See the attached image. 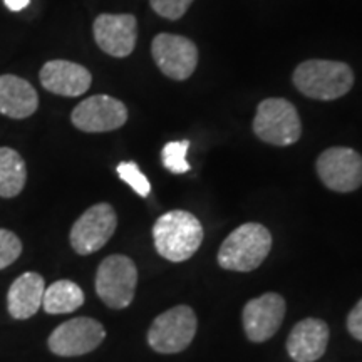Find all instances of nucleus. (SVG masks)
Wrapping results in <instances>:
<instances>
[{
	"label": "nucleus",
	"mask_w": 362,
	"mask_h": 362,
	"mask_svg": "<svg viewBox=\"0 0 362 362\" xmlns=\"http://www.w3.org/2000/svg\"><path fill=\"white\" fill-rule=\"evenodd\" d=\"M138 269L126 255H110L99 265L96 292L111 309H126L134 298Z\"/></svg>",
	"instance_id": "423d86ee"
},
{
	"label": "nucleus",
	"mask_w": 362,
	"mask_h": 362,
	"mask_svg": "<svg viewBox=\"0 0 362 362\" xmlns=\"http://www.w3.org/2000/svg\"><path fill=\"white\" fill-rule=\"evenodd\" d=\"M151 54L158 69L175 81L188 79L198 64L197 45L183 35L158 34L153 39Z\"/></svg>",
	"instance_id": "9b49d317"
},
{
	"label": "nucleus",
	"mask_w": 362,
	"mask_h": 362,
	"mask_svg": "<svg viewBox=\"0 0 362 362\" xmlns=\"http://www.w3.org/2000/svg\"><path fill=\"white\" fill-rule=\"evenodd\" d=\"M285 317V300L275 292L248 300L242 312L243 330L252 342H265L277 334Z\"/></svg>",
	"instance_id": "f8f14e48"
},
{
	"label": "nucleus",
	"mask_w": 362,
	"mask_h": 362,
	"mask_svg": "<svg viewBox=\"0 0 362 362\" xmlns=\"http://www.w3.org/2000/svg\"><path fill=\"white\" fill-rule=\"evenodd\" d=\"M253 133L274 146H291L297 143L302 134V124L296 106L282 98L262 101L253 119Z\"/></svg>",
	"instance_id": "20e7f679"
},
{
	"label": "nucleus",
	"mask_w": 362,
	"mask_h": 362,
	"mask_svg": "<svg viewBox=\"0 0 362 362\" xmlns=\"http://www.w3.org/2000/svg\"><path fill=\"white\" fill-rule=\"evenodd\" d=\"M117 216L110 203H98L90 206L76 220L71 228V247L79 255H90L101 250L115 235Z\"/></svg>",
	"instance_id": "0eeeda50"
},
{
	"label": "nucleus",
	"mask_w": 362,
	"mask_h": 362,
	"mask_svg": "<svg viewBox=\"0 0 362 362\" xmlns=\"http://www.w3.org/2000/svg\"><path fill=\"white\" fill-rule=\"evenodd\" d=\"M4 4H6V7L8 8V11L21 12V11H24V8L29 7L30 0H4Z\"/></svg>",
	"instance_id": "393cba45"
},
{
	"label": "nucleus",
	"mask_w": 362,
	"mask_h": 362,
	"mask_svg": "<svg viewBox=\"0 0 362 362\" xmlns=\"http://www.w3.org/2000/svg\"><path fill=\"white\" fill-rule=\"evenodd\" d=\"M22 253V242L11 230L0 228V270L7 269L19 259Z\"/></svg>",
	"instance_id": "4be33fe9"
},
{
	"label": "nucleus",
	"mask_w": 362,
	"mask_h": 362,
	"mask_svg": "<svg viewBox=\"0 0 362 362\" xmlns=\"http://www.w3.org/2000/svg\"><path fill=\"white\" fill-rule=\"evenodd\" d=\"M270 248L272 235L264 225H240L221 243L218 265L225 270L252 272L264 264Z\"/></svg>",
	"instance_id": "7ed1b4c3"
},
{
	"label": "nucleus",
	"mask_w": 362,
	"mask_h": 362,
	"mask_svg": "<svg viewBox=\"0 0 362 362\" xmlns=\"http://www.w3.org/2000/svg\"><path fill=\"white\" fill-rule=\"evenodd\" d=\"M94 39L103 52L128 57L138 39V22L131 13H101L93 25Z\"/></svg>",
	"instance_id": "ddd939ff"
},
{
	"label": "nucleus",
	"mask_w": 362,
	"mask_h": 362,
	"mask_svg": "<svg viewBox=\"0 0 362 362\" xmlns=\"http://www.w3.org/2000/svg\"><path fill=\"white\" fill-rule=\"evenodd\" d=\"M193 0H149L153 11L168 21H178L185 16Z\"/></svg>",
	"instance_id": "5701e85b"
},
{
	"label": "nucleus",
	"mask_w": 362,
	"mask_h": 362,
	"mask_svg": "<svg viewBox=\"0 0 362 362\" xmlns=\"http://www.w3.org/2000/svg\"><path fill=\"white\" fill-rule=\"evenodd\" d=\"M39 78L44 89L66 98L81 96L93 83V76L84 66L71 61H62V59L45 62L40 69Z\"/></svg>",
	"instance_id": "4468645a"
},
{
	"label": "nucleus",
	"mask_w": 362,
	"mask_h": 362,
	"mask_svg": "<svg viewBox=\"0 0 362 362\" xmlns=\"http://www.w3.org/2000/svg\"><path fill=\"white\" fill-rule=\"evenodd\" d=\"M347 330L352 337L362 342V298L347 315Z\"/></svg>",
	"instance_id": "b1692460"
},
{
	"label": "nucleus",
	"mask_w": 362,
	"mask_h": 362,
	"mask_svg": "<svg viewBox=\"0 0 362 362\" xmlns=\"http://www.w3.org/2000/svg\"><path fill=\"white\" fill-rule=\"evenodd\" d=\"M156 252L170 262L192 259L203 242V226L197 216L185 210L161 215L153 226Z\"/></svg>",
	"instance_id": "f257e3e1"
},
{
	"label": "nucleus",
	"mask_w": 362,
	"mask_h": 362,
	"mask_svg": "<svg viewBox=\"0 0 362 362\" xmlns=\"http://www.w3.org/2000/svg\"><path fill=\"white\" fill-rule=\"evenodd\" d=\"M45 282L37 272H25L16 279L8 288V314L17 320H25L35 315L42 305Z\"/></svg>",
	"instance_id": "f3484780"
},
{
	"label": "nucleus",
	"mask_w": 362,
	"mask_h": 362,
	"mask_svg": "<svg viewBox=\"0 0 362 362\" xmlns=\"http://www.w3.org/2000/svg\"><path fill=\"white\" fill-rule=\"evenodd\" d=\"M71 121L84 133H107L119 129L128 121V110L119 99L96 94L74 107Z\"/></svg>",
	"instance_id": "9d476101"
},
{
	"label": "nucleus",
	"mask_w": 362,
	"mask_h": 362,
	"mask_svg": "<svg viewBox=\"0 0 362 362\" xmlns=\"http://www.w3.org/2000/svg\"><path fill=\"white\" fill-rule=\"evenodd\" d=\"M293 84L307 98L334 101L352 89L354 72L344 62L312 59L297 66L293 71Z\"/></svg>",
	"instance_id": "f03ea898"
},
{
	"label": "nucleus",
	"mask_w": 362,
	"mask_h": 362,
	"mask_svg": "<svg viewBox=\"0 0 362 362\" xmlns=\"http://www.w3.org/2000/svg\"><path fill=\"white\" fill-rule=\"evenodd\" d=\"M106 337L103 324L90 317H76L61 324L49 336V349L61 357H76L93 352Z\"/></svg>",
	"instance_id": "1a4fd4ad"
},
{
	"label": "nucleus",
	"mask_w": 362,
	"mask_h": 362,
	"mask_svg": "<svg viewBox=\"0 0 362 362\" xmlns=\"http://www.w3.org/2000/svg\"><path fill=\"white\" fill-rule=\"evenodd\" d=\"M39 107L37 90L29 81L13 74L0 76V115L11 119H25Z\"/></svg>",
	"instance_id": "dca6fc26"
},
{
	"label": "nucleus",
	"mask_w": 362,
	"mask_h": 362,
	"mask_svg": "<svg viewBox=\"0 0 362 362\" xmlns=\"http://www.w3.org/2000/svg\"><path fill=\"white\" fill-rule=\"evenodd\" d=\"M27 168L16 149L0 148V197L13 198L25 187Z\"/></svg>",
	"instance_id": "6ab92c4d"
},
{
	"label": "nucleus",
	"mask_w": 362,
	"mask_h": 362,
	"mask_svg": "<svg viewBox=\"0 0 362 362\" xmlns=\"http://www.w3.org/2000/svg\"><path fill=\"white\" fill-rule=\"evenodd\" d=\"M84 304V292L76 282L57 280L44 291L42 309L47 314H69Z\"/></svg>",
	"instance_id": "a211bd4d"
},
{
	"label": "nucleus",
	"mask_w": 362,
	"mask_h": 362,
	"mask_svg": "<svg viewBox=\"0 0 362 362\" xmlns=\"http://www.w3.org/2000/svg\"><path fill=\"white\" fill-rule=\"evenodd\" d=\"M189 148L188 139H183V141H171L166 143L163 146L161 158L165 168L173 175H183L188 173L192 170L189 163L187 161V153Z\"/></svg>",
	"instance_id": "aec40b11"
},
{
	"label": "nucleus",
	"mask_w": 362,
	"mask_h": 362,
	"mask_svg": "<svg viewBox=\"0 0 362 362\" xmlns=\"http://www.w3.org/2000/svg\"><path fill=\"white\" fill-rule=\"evenodd\" d=\"M197 327V314L192 307L176 305L153 320L148 330V344L160 354H176L192 344Z\"/></svg>",
	"instance_id": "39448f33"
},
{
	"label": "nucleus",
	"mask_w": 362,
	"mask_h": 362,
	"mask_svg": "<svg viewBox=\"0 0 362 362\" xmlns=\"http://www.w3.org/2000/svg\"><path fill=\"white\" fill-rule=\"evenodd\" d=\"M317 175L332 192H356L362 187V156L352 148L325 149L317 158Z\"/></svg>",
	"instance_id": "6e6552de"
},
{
	"label": "nucleus",
	"mask_w": 362,
	"mask_h": 362,
	"mask_svg": "<svg viewBox=\"0 0 362 362\" xmlns=\"http://www.w3.org/2000/svg\"><path fill=\"white\" fill-rule=\"evenodd\" d=\"M329 344V325L320 319H304L293 325L287 352L296 362H314L324 356Z\"/></svg>",
	"instance_id": "2eb2a0df"
},
{
	"label": "nucleus",
	"mask_w": 362,
	"mask_h": 362,
	"mask_svg": "<svg viewBox=\"0 0 362 362\" xmlns=\"http://www.w3.org/2000/svg\"><path fill=\"white\" fill-rule=\"evenodd\" d=\"M116 171L117 175H119V178L123 180L124 183H128L129 187L139 194V197L146 198L149 192H151V185H149L148 178L143 175V171L139 170V166L136 165V163H131V161L119 163Z\"/></svg>",
	"instance_id": "412c9836"
}]
</instances>
